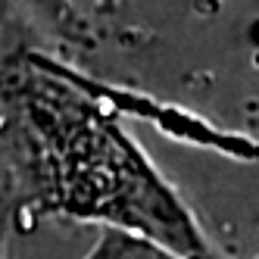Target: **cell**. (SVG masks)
<instances>
[{
	"instance_id": "cell-1",
	"label": "cell",
	"mask_w": 259,
	"mask_h": 259,
	"mask_svg": "<svg viewBox=\"0 0 259 259\" xmlns=\"http://www.w3.org/2000/svg\"><path fill=\"white\" fill-rule=\"evenodd\" d=\"M13 100L25 162L53 206L144 234L188 259H212L175 191L78 88L25 57Z\"/></svg>"
},
{
	"instance_id": "cell-2",
	"label": "cell",
	"mask_w": 259,
	"mask_h": 259,
	"mask_svg": "<svg viewBox=\"0 0 259 259\" xmlns=\"http://www.w3.org/2000/svg\"><path fill=\"white\" fill-rule=\"evenodd\" d=\"M84 259H188V256L162 247V244H156V240L144 237V234L103 225L100 237L94 240V247L84 253Z\"/></svg>"
}]
</instances>
